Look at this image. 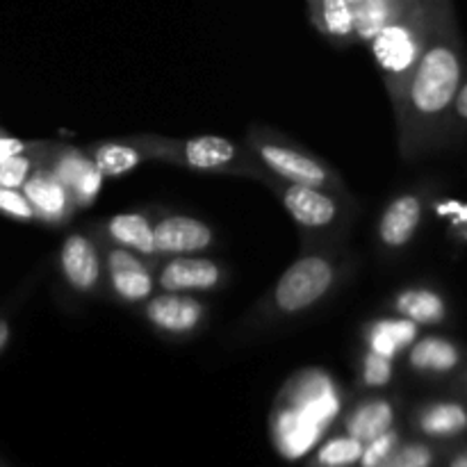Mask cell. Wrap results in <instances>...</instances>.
I'll return each mask as SVG.
<instances>
[{
  "label": "cell",
  "instance_id": "6da1fadb",
  "mask_svg": "<svg viewBox=\"0 0 467 467\" xmlns=\"http://www.w3.org/2000/svg\"><path fill=\"white\" fill-rule=\"evenodd\" d=\"M461 78L463 59L459 44L442 16L433 12L422 55L410 73L400 105L395 108L404 153L418 150L424 141L431 140L433 130L441 126L442 117L454 105Z\"/></svg>",
  "mask_w": 467,
  "mask_h": 467
},
{
  "label": "cell",
  "instance_id": "7a4b0ae2",
  "mask_svg": "<svg viewBox=\"0 0 467 467\" xmlns=\"http://www.w3.org/2000/svg\"><path fill=\"white\" fill-rule=\"evenodd\" d=\"M342 413V395L333 377L310 368L287 379L269 418V438L283 461L306 459L317 450Z\"/></svg>",
  "mask_w": 467,
  "mask_h": 467
},
{
  "label": "cell",
  "instance_id": "3957f363",
  "mask_svg": "<svg viewBox=\"0 0 467 467\" xmlns=\"http://www.w3.org/2000/svg\"><path fill=\"white\" fill-rule=\"evenodd\" d=\"M433 0H406L401 12L369 41L377 67L395 108L404 96L409 78L422 55L431 27Z\"/></svg>",
  "mask_w": 467,
  "mask_h": 467
},
{
  "label": "cell",
  "instance_id": "277c9868",
  "mask_svg": "<svg viewBox=\"0 0 467 467\" xmlns=\"http://www.w3.org/2000/svg\"><path fill=\"white\" fill-rule=\"evenodd\" d=\"M137 146L144 150L146 158L162 160V162L181 164V167L194 169V171H214V173H246L255 178H269L263 164L242 150L228 137L219 135H199L190 140H153L144 137L137 140Z\"/></svg>",
  "mask_w": 467,
  "mask_h": 467
},
{
  "label": "cell",
  "instance_id": "5b68a950",
  "mask_svg": "<svg viewBox=\"0 0 467 467\" xmlns=\"http://www.w3.org/2000/svg\"><path fill=\"white\" fill-rule=\"evenodd\" d=\"M337 269L331 258L322 254L301 255L283 272L274 287L272 304L281 315H299L313 308L331 292Z\"/></svg>",
  "mask_w": 467,
  "mask_h": 467
},
{
  "label": "cell",
  "instance_id": "8992f818",
  "mask_svg": "<svg viewBox=\"0 0 467 467\" xmlns=\"http://www.w3.org/2000/svg\"><path fill=\"white\" fill-rule=\"evenodd\" d=\"M249 149L254 150L255 160L263 164L265 171L278 181L327 187V190L340 187V181L327 164L319 162L315 155L296 149V146L272 140V137H263L260 132H251Z\"/></svg>",
  "mask_w": 467,
  "mask_h": 467
},
{
  "label": "cell",
  "instance_id": "52a82bcc",
  "mask_svg": "<svg viewBox=\"0 0 467 467\" xmlns=\"http://www.w3.org/2000/svg\"><path fill=\"white\" fill-rule=\"evenodd\" d=\"M267 185H272L281 203L285 205L287 214L304 231H328V228H333L342 219L340 201L327 187L299 185V182H285L272 176L267 178Z\"/></svg>",
  "mask_w": 467,
  "mask_h": 467
},
{
  "label": "cell",
  "instance_id": "ba28073f",
  "mask_svg": "<svg viewBox=\"0 0 467 467\" xmlns=\"http://www.w3.org/2000/svg\"><path fill=\"white\" fill-rule=\"evenodd\" d=\"M48 171L62 182L71 194L76 210H85L99 199L103 190V173L96 169L94 160L78 149H59L46 162Z\"/></svg>",
  "mask_w": 467,
  "mask_h": 467
},
{
  "label": "cell",
  "instance_id": "9c48e42d",
  "mask_svg": "<svg viewBox=\"0 0 467 467\" xmlns=\"http://www.w3.org/2000/svg\"><path fill=\"white\" fill-rule=\"evenodd\" d=\"M21 192L26 194L35 219L44 223L59 226V223L68 222L76 213V203H73L68 190L48 171L44 162L32 169L27 181L23 182Z\"/></svg>",
  "mask_w": 467,
  "mask_h": 467
},
{
  "label": "cell",
  "instance_id": "30bf717a",
  "mask_svg": "<svg viewBox=\"0 0 467 467\" xmlns=\"http://www.w3.org/2000/svg\"><path fill=\"white\" fill-rule=\"evenodd\" d=\"M155 251L162 255H192L213 246L214 233L208 223L187 214H167L153 223Z\"/></svg>",
  "mask_w": 467,
  "mask_h": 467
},
{
  "label": "cell",
  "instance_id": "8fae6325",
  "mask_svg": "<svg viewBox=\"0 0 467 467\" xmlns=\"http://www.w3.org/2000/svg\"><path fill=\"white\" fill-rule=\"evenodd\" d=\"M108 276L114 295L128 304H141L153 295L155 276L150 267L141 255L123 246H112L108 251Z\"/></svg>",
  "mask_w": 467,
  "mask_h": 467
},
{
  "label": "cell",
  "instance_id": "7c38bea8",
  "mask_svg": "<svg viewBox=\"0 0 467 467\" xmlns=\"http://www.w3.org/2000/svg\"><path fill=\"white\" fill-rule=\"evenodd\" d=\"M62 276L76 292H94L103 276V260L94 242L82 233H73L59 249Z\"/></svg>",
  "mask_w": 467,
  "mask_h": 467
},
{
  "label": "cell",
  "instance_id": "4fadbf2b",
  "mask_svg": "<svg viewBox=\"0 0 467 467\" xmlns=\"http://www.w3.org/2000/svg\"><path fill=\"white\" fill-rule=\"evenodd\" d=\"M144 315L158 331L169 333V336H187L201 327L205 306L192 296L167 292V295L153 296L146 304Z\"/></svg>",
  "mask_w": 467,
  "mask_h": 467
},
{
  "label": "cell",
  "instance_id": "5bb4252c",
  "mask_svg": "<svg viewBox=\"0 0 467 467\" xmlns=\"http://www.w3.org/2000/svg\"><path fill=\"white\" fill-rule=\"evenodd\" d=\"M222 278L223 272L214 260L196 258V255H173L158 274L160 287L176 295L214 290Z\"/></svg>",
  "mask_w": 467,
  "mask_h": 467
},
{
  "label": "cell",
  "instance_id": "9a60e30c",
  "mask_svg": "<svg viewBox=\"0 0 467 467\" xmlns=\"http://www.w3.org/2000/svg\"><path fill=\"white\" fill-rule=\"evenodd\" d=\"M422 199L415 194H401L383 210V217L379 222V240L388 249H401L409 244L418 233L422 222Z\"/></svg>",
  "mask_w": 467,
  "mask_h": 467
},
{
  "label": "cell",
  "instance_id": "2e32d148",
  "mask_svg": "<svg viewBox=\"0 0 467 467\" xmlns=\"http://www.w3.org/2000/svg\"><path fill=\"white\" fill-rule=\"evenodd\" d=\"M420 327L406 317H383L365 328L368 349L383 358L395 360L404 349L418 340Z\"/></svg>",
  "mask_w": 467,
  "mask_h": 467
},
{
  "label": "cell",
  "instance_id": "e0dca14e",
  "mask_svg": "<svg viewBox=\"0 0 467 467\" xmlns=\"http://www.w3.org/2000/svg\"><path fill=\"white\" fill-rule=\"evenodd\" d=\"M315 27L336 46H349L356 41L354 5L349 0H306Z\"/></svg>",
  "mask_w": 467,
  "mask_h": 467
},
{
  "label": "cell",
  "instance_id": "ac0fdd59",
  "mask_svg": "<svg viewBox=\"0 0 467 467\" xmlns=\"http://www.w3.org/2000/svg\"><path fill=\"white\" fill-rule=\"evenodd\" d=\"M108 235L117 246L137 255H155L153 223L141 213H119L108 222Z\"/></svg>",
  "mask_w": 467,
  "mask_h": 467
},
{
  "label": "cell",
  "instance_id": "d6986e66",
  "mask_svg": "<svg viewBox=\"0 0 467 467\" xmlns=\"http://www.w3.org/2000/svg\"><path fill=\"white\" fill-rule=\"evenodd\" d=\"M395 424V406L388 400H368L356 406L345 420L347 436L356 438L365 445L372 438L381 436Z\"/></svg>",
  "mask_w": 467,
  "mask_h": 467
},
{
  "label": "cell",
  "instance_id": "ffe728a7",
  "mask_svg": "<svg viewBox=\"0 0 467 467\" xmlns=\"http://www.w3.org/2000/svg\"><path fill=\"white\" fill-rule=\"evenodd\" d=\"M410 368L424 374H447L461 363V351L445 337H422L410 345Z\"/></svg>",
  "mask_w": 467,
  "mask_h": 467
},
{
  "label": "cell",
  "instance_id": "44dd1931",
  "mask_svg": "<svg viewBox=\"0 0 467 467\" xmlns=\"http://www.w3.org/2000/svg\"><path fill=\"white\" fill-rule=\"evenodd\" d=\"M395 308L401 317L420 324H438L445 319L447 306L438 292L427 290V287H409L400 292L395 299Z\"/></svg>",
  "mask_w": 467,
  "mask_h": 467
},
{
  "label": "cell",
  "instance_id": "7402d4cb",
  "mask_svg": "<svg viewBox=\"0 0 467 467\" xmlns=\"http://www.w3.org/2000/svg\"><path fill=\"white\" fill-rule=\"evenodd\" d=\"M418 427L431 438L459 436L467 429V409L456 401H438L420 413Z\"/></svg>",
  "mask_w": 467,
  "mask_h": 467
},
{
  "label": "cell",
  "instance_id": "603a6c76",
  "mask_svg": "<svg viewBox=\"0 0 467 467\" xmlns=\"http://www.w3.org/2000/svg\"><path fill=\"white\" fill-rule=\"evenodd\" d=\"M96 169L103 173V178H119L130 173L146 160L144 150L137 144H121V141H103L94 149Z\"/></svg>",
  "mask_w": 467,
  "mask_h": 467
},
{
  "label": "cell",
  "instance_id": "cb8c5ba5",
  "mask_svg": "<svg viewBox=\"0 0 467 467\" xmlns=\"http://www.w3.org/2000/svg\"><path fill=\"white\" fill-rule=\"evenodd\" d=\"M406 0H360L354 7V26H356V39L372 41L397 14Z\"/></svg>",
  "mask_w": 467,
  "mask_h": 467
},
{
  "label": "cell",
  "instance_id": "d4e9b609",
  "mask_svg": "<svg viewBox=\"0 0 467 467\" xmlns=\"http://www.w3.org/2000/svg\"><path fill=\"white\" fill-rule=\"evenodd\" d=\"M363 454V442L351 436H336L327 442H319L315 451L317 467H354Z\"/></svg>",
  "mask_w": 467,
  "mask_h": 467
},
{
  "label": "cell",
  "instance_id": "484cf974",
  "mask_svg": "<svg viewBox=\"0 0 467 467\" xmlns=\"http://www.w3.org/2000/svg\"><path fill=\"white\" fill-rule=\"evenodd\" d=\"M400 447V433L395 429H388L381 436L372 438L363 445V454H360V467H381L392 456V451Z\"/></svg>",
  "mask_w": 467,
  "mask_h": 467
},
{
  "label": "cell",
  "instance_id": "4316f807",
  "mask_svg": "<svg viewBox=\"0 0 467 467\" xmlns=\"http://www.w3.org/2000/svg\"><path fill=\"white\" fill-rule=\"evenodd\" d=\"M39 164V160L27 150L23 155H14V158L0 160V187H12V190H21L23 182L32 173V169Z\"/></svg>",
  "mask_w": 467,
  "mask_h": 467
},
{
  "label": "cell",
  "instance_id": "83f0119b",
  "mask_svg": "<svg viewBox=\"0 0 467 467\" xmlns=\"http://www.w3.org/2000/svg\"><path fill=\"white\" fill-rule=\"evenodd\" d=\"M436 456L429 445L422 442H410V445L397 447L390 459L381 467H431Z\"/></svg>",
  "mask_w": 467,
  "mask_h": 467
},
{
  "label": "cell",
  "instance_id": "f1b7e54d",
  "mask_svg": "<svg viewBox=\"0 0 467 467\" xmlns=\"http://www.w3.org/2000/svg\"><path fill=\"white\" fill-rule=\"evenodd\" d=\"M392 374H395V368H392L390 358H383V356L374 354V351H365L363 356V372H360V379H363V386L368 388H383L392 381Z\"/></svg>",
  "mask_w": 467,
  "mask_h": 467
},
{
  "label": "cell",
  "instance_id": "f546056e",
  "mask_svg": "<svg viewBox=\"0 0 467 467\" xmlns=\"http://www.w3.org/2000/svg\"><path fill=\"white\" fill-rule=\"evenodd\" d=\"M0 213L5 217L16 219V222H32L35 219L26 194L21 190H12V187H0Z\"/></svg>",
  "mask_w": 467,
  "mask_h": 467
},
{
  "label": "cell",
  "instance_id": "4dcf8cb0",
  "mask_svg": "<svg viewBox=\"0 0 467 467\" xmlns=\"http://www.w3.org/2000/svg\"><path fill=\"white\" fill-rule=\"evenodd\" d=\"M32 149H35V146L27 144V141L16 140V137H9V135H0V160L14 158V155H23Z\"/></svg>",
  "mask_w": 467,
  "mask_h": 467
},
{
  "label": "cell",
  "instance_id": "1f68e13d",
  "mask_svg": "<svg viewBox=\"0 0 467 467\" xmlns=\"http://www.w3.org/2000/svg\"><path fill=\"white\" fill-rule=\"evenodd\" d=\"M454 112H456V117L461 119V121H467V82H465V85H461L459 94H456Z\"/></svg>",
  "mask_w": 467,
  "mask_h": 467
},
{
  "label": "cell",
  "instance_id": "d6a6232c",
  "mask_svg": "<svg viewBox=\"0 0 467 467\" xmlns=\"http://www.w3.org/2000/svg\"><path fill=\"white\" fill-rule=\"evenodd\" d=\"M9 337H12V328H9L7 319L0 317V354H3L5 347L9 345Z\"/></svg>",
  "mask_w": 467,
  "mask_h": 467
},
{
  "label": "cell",
  "instance_id": "836d02e7",
  "mask_svg": "<svg viewBox=\"0 0 467 467\" xmlns=\"http://www.w3.org/2000/svg\"><path fill=\"white\" fill-rule=\"evenodd\" d=\"M450 467H467V450L463 451V454L456 456V459L451 461V465H450Z\"/></svg>",
  "mask_w": 467,
  "mask_h": 467
},
{
  "label": "cell",
  "instance_id": "e575fe53",
  "mask_svg": "<svg viewBox=\"0 0 467 467\" xmlns=\"http://www.w3.org/2000/svg\"><path fill=\"white\" fill-rule=\"evenodd\" d=\"M349 3H351V5H354V7H356V5H358V3H360V0H349Z\"/></svg>",
  "mask_w": 467,
  "mask_h": 467
}]
</instances>
